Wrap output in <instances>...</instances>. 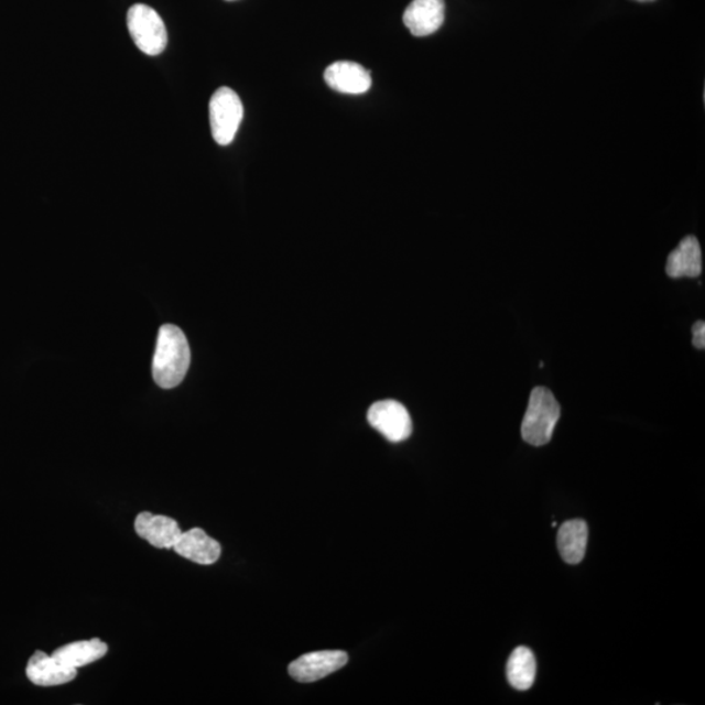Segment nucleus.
Listing matches in <instances>:
<instances>
[{
  "label": "nucleus",
  "mask_w": 705,
  "mask_h": 705,
  "mask_svg": "<svg viewBox=\"0 0 705 705\" xmlns=\"http://www.w3.org/2000/svg\"><path fill=\"white\" fill-rule=\"evenodd\" d=\"M192 362V351L185 334L166 324L160 328L153 358V378L161 388L171 390L183 382Z\"/></svg>",
  "instance_id": "obj_1"
},
{
  "label": "nucleus",
  "mask_w": 705,
  "mask_h": 705,
  "mask_svg": "<svg viewBox=\"0 0 705 705\" xmlns=\"http://www.w3.org/2000/svg\"><path fill=\"white\" fill-rule=\"evenodd\" d=\"M560 417L561 405L553 392L545 387H535L521 423V436L531 446H545L552 441Z\"/></svg>",
  "instance_id": "obj_2"
},
{
  "label": "nucleus",
  "mask_w": 705,
  "mask_h": 705,
  "mask_svg": "<svg viewBox=\"0 0 705 705\" xmlns=\"http://www.w3.org/2000/svg\"><path fill=\"white\" fill-rule=\"evenodd\" d=\"M127 26L140 52L150 56L164 53L167 45L166 26L152 7L132 6L127 13Z\"/></svg>",
  "instance_id": "obj_3"
},
{
  "label": "nucleus",
  "mask_w": 705,
  "mask_h": 705,
  "mask_svg": "<svg viewBox=\"0 0 705 705\" xmlns=\"http://www.w3.org/2000/svg\"><path fill=\"white\" fill-rule=\"evenodd\" d=\"M243 119V105L235 90L223 87L209 101L212 137L218 145H229L235 140Z\"/></svg>",
  "instance_id": "obj_4"
},
{
  "label": "nucleus",
  "mask_w": 705,
  "mask_h": 705,
  "mask_svg": "<svg viewBox=\"0 0 705 705\" xmlns=\"http://www.w3.org/2000/svg\"><path fill=\"white\" fill-rule=\"evenodd\" d=\"M370 425L390 442L406 441L413 432L411 415L403 404L394 400L378 401L369 409Z\"/></svg>",
  "instance_id": "obj_5"
},
{
  "label": "nucleus",
  "mask_w": 705,
  "mask_h": 705,
  "mask_svg": "<svg viewBox=\"0 0 705 705\" xmlns=\"http://www.w3.org/2000/svg\"><path fill=\"white\" fill-rule=\"evenodd\" d=\"M348 653L344 651H319L301 655L289 665V674L295 681L312 683L337 672L348 664Z\"/></svg>",
  "instance_id": "obj_6"
},
{
  "label": "nucleus",
  "mask_w": 705,
  "mask_h": 705,
  "mask_svg": "<svg viewBox=\"0 0 705 705\" xmlns=\"http://www.w3.org/2000/svg\"><path fill=\"white\" fill-rule=\"evenodd\" d=\"M446 18L444 0H413L404 12V24L415 37H426L440 30Z\"/></svg>",
  "instance_id": "obj_7"
},
{
  "label": "nucleus",
  "mask_w": 705,
  "mask_h": 705,
  "mask_svg": "<svg viewBox=\"0 0 705 705\" xmlns=\"http://www.w3.org/2000/svg\"><path fill=\"white\" fill-rule=\"evenodd\" d=\"M76 675V669L62 664L53 654L41 651L35 652L26 665L28 680L41 687L66 685L74 681Z\"/></svg>",
  "instance_id": "obj_8"
},
{
  "label": "nucleus",
  "mask_w": 705,
  "mask_h": 705,
  "mask_svg": "<svg viewBox=\"0 0 705 705\" xmlns=\"http://www.w3.org/2000/svg\"><path fill=\"white\" fill-rule=\"evenodd\" d=\"M324 79L329 88L344 95H364L371 88V75L368 69L355 62H336L330 65Z\"/></svg>",
  "instance_id": "obj_9"
},
{
  "label": "nucleus",
  "mask_w": 705,
  "mask_h": 705,
  "mask_svg": "<svg viewBox=\"0 0 705 705\" xmlns=\"http://www.w3.org/2000/svg\"><path fill=\"white\" fill-rule=\"evenodd\" d=\"M174 552L183 558L192 561L203 566L216 563L220 560L221 545L203 531L200 528L189 529L182 532L178 541L175 542Z\"/></svg>",
  "instance_id": "obj_10"
},
{
  "label": "nucleus",
  "mask_w": 705,
  "mask_h": 705,
  "mask_svg": "<svg viewBox=\"0 0 705 705\" xmlns=\"http://www.w3.org/2000/svg\"><path fill=\"white\" fill-rule=\"evenodd\" d=\"M135 531L139 538L159 549H173L182 534L181 528L174 519L152 512L138 514Z\"/></svg>",
  "instance_id": "obj_11"
},
{
  "label": "nucleus",
  "mask_w": 705,
  "mask_h": 705,
  "mask_svg": "<svg viewBox=\"0 0 705 705\" xmlns=\"http://www.w3.org/2000/svg\"><path fill=\"white\" fill-rule=\"evenodd\" d=\"M666 274L672 279L699 278L703 272L702 249L696 237L683 238L679 247L670 253L666 262Z\"/></svg>",
  "instance_id": "obj_12"
},
{
  "label": "nucleus",
  "mask_w": 705,
  "mask_h": 705,
  "mask_svg": "<svg viewBox=\"0 0 705 705\" xmlns=\"http://www.w3.org/2000/svg\"><path fill=\"white\" fill-rule=\"evenodd\" d=\"M558 549L564 562L568 564L581 563L587 550L588 525L584 520H568L558 531Z\"/></svg>",
  "instance_id": "obj_13"
},
{
  "label": "nucleus",
  "mask_w": 705,
  "mask_h": 705,
  "mask_svg": "<svg viewBox=\"0 0 705 705\" xmlns=\"http://www.w3.org/2000/svg\"><path fill=\"white\" fill-rule=\"evenodd\" d=\"M106 653H108V646L100 639H91L63 646L55 650L53 655L62 664L77 670L101 660Z\"/></svg>",
  "instance_id": "obj_14"
},
{
  "label": "nucleus",
  "mask_w": 705,
  "mask_h": 705,
  "mask_svg": "<svg viewBox=\"0 0 705 705\" xmlns=\"http://www.w3.org/2000/svg\"><path fill=\"white\" fill-rule=\"evenodd\" d=\"M507 680L514 690L527 691L533 686L538 664L527 647H518L507 662Z\"/></svg>",
  "instance_id": "obj_15"
},
{
  "label": "nucleus",
  "mask_w": 705,
  "mask_h": 705,
  "mask_svg": "<svg viewBox=\"0 0 705 705\" xmlns=\"http://www.w3.org/2000/svg\"><path fill=\"white\" fill-rule=\"evenodd\" d=\"M693 335L694 347L703 350L705 348V324L703 321L695 323Z\"/></svg>",
  "instance_id": "obj_16"
},
{
  "label": "nucleus",
  "mask_w": 705,
  "mask_h": 705,
  "mask_svg": "<svg viewBox=\"0 0 705 705\" xmlns=\"http://www.w3.org/2000/svg\"><path fill=\"white\" fill-rule=\"evenodd\" d=\"M637 2H653V0H637Z\"/></svg>",
  "instance_id": "obj_17"
}]
</instances>
